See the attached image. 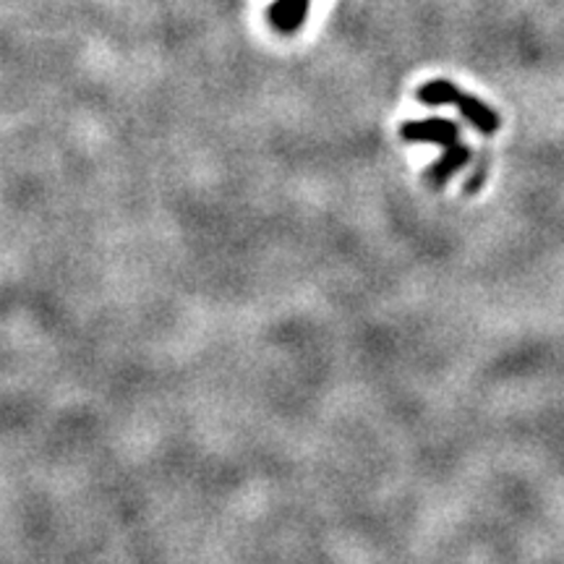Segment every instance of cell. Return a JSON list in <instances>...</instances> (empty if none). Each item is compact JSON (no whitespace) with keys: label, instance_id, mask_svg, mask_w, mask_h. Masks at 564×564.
<instances>
[{"label":"cell","instance_id":"obj_1","mask_svg":"<svg viewBox=\"0 0 564 564\" xmlns=\"http://www.w3.org/2000/svg\"><path fill=\"white\" fill-rule=\"evenodd\" d=\"M405 141H432L442 150V158L432 165L434 186H444L457 171H463L470 160V150L460 137V126L447 118H426V121H408L400 129Z\"/></svg>","mask_w":564,"mask_h":564},{"label":"cell","instance_id":"obj_2","mask_svg":"<svg viewBox=\"0 0 564 564\" xmlns=\"http://www.w3.org/2000/svg\"><path fill=\"white\" fill-rule=\"evenodd\" d=\"M419 100L423 105H429V108H434V105H453V108L460 110L465 121L481 133H494L499 129L497 112H494L489 105L476 100L474 95H465L463 89H457L455 84L447 79H434L423 84L419 89Z\"/></svg>","mask_w":564,"mask_h":564},{"label":"cell","instance_id":"obj_3","mask_svg":"<svg viewBox=\"0 0 564 564\" xmlns=\"http://www.w3.org/2000/svg\"><path fill=\"white\" fill-rule=\"evenodd\" d=\"M308 11V0H280L272 9V21L282 32H295Z\"/></svg>","mask_w":564,"mask_h":564}]
</instances>
